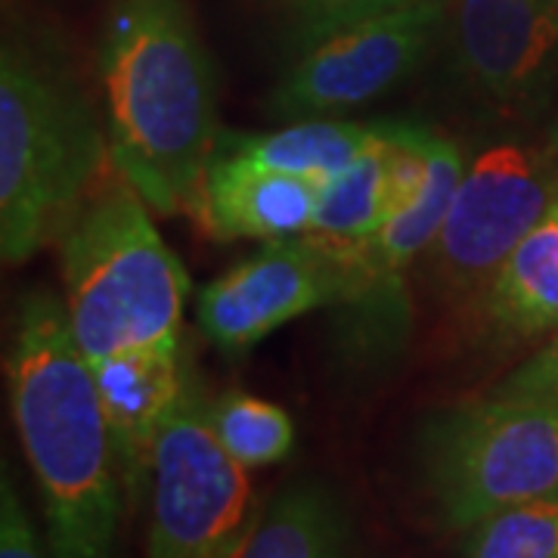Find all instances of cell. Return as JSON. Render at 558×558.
I'll use <instances>...</instances> for the list:
<instances>
[{"instance_id": "6da1fadb", "label": "cell", "mask_w": 558, "mask_h": 558, "mask_svg": "<svg viewBox=\"0 0 558 558\" xmlns=\"http://www.w3.org/2000/svg\"><path fill=\"white\" fill-rule=\"evenodd\" d=\"M109 156L165 218H199L220 143L218 84L183 0H119L100 47Z\"/></svg>"}, {"instance_id": "7a4b0ae2", "label": "cell", "mask_w": 558, "mask_h": 558, "mask_svg": "<svg viewBox=\"0 0 558 558\" xmlns=\"http://www.w3.org/2000/svg\"><path fill=\"white\" fill-rule=\"evenodd\" d=\"M10 403L38 481L53 558H112L121 465L112 428L72 323L53 292L20 299L7 351Z\"/></svg>"}, {"instance_id": "3957f363", "label": "cell", "mask_w": 558, "mask_h": 558, "mask_svg": "<svg viewBox=\"0 0 558 558\" xmlns=\"http://www.w3.org/2000/svg\"><path fill=\"white\" fill-rule=\"evenodd\" d=\"M109 137L75 81L22 47L0 60V252L25 264L81 211Z\"/></svg>"}, {"instance_id": "277c9868", "label": "cell", "mask_w": 558, "mask_h": 558, "mask_svg": "<svg viewBox=\"0 0 558 558\" xmlns=\"http://www.w3.org/2000/svg\"><path fill=\"white\" fill-rule=\"evenodd\" d=\"M128 180L84 199L60 236L65 314L87 360L180 341L190 277Z\"/></svg>"}, {"instance_id": "5b68a950", "label": "cell", "mask_w": 558, "mask_h": 558, "mask_svg": "<svg viewBox=\"0 0 558 558\" xmlns=\"http://www.w3.org/2000/svg\"><path fill=\"white\" fill-rule=\"evenodd\" d=\"M416 472L435 519L469 531L499 509L558 494V403L490 398L422 422Z\"/></svg>"}, {"instance_id": "8992f818", "label": "cell", "mask_w": 558, "mask_h": 558, "mask_svg": "<svg viewBox=\"0 0 558 558\" xmlns=\"http://www.w3.org/2000/svg\"><path fill=\"white\" fill-rule=\"evenodd\" d=\"M558 202V134L502 140L459 180L422 258L425 289L447 307H475L497 270Z\"/></svg>"}, {"instance_id": "52a82bcc", "label": "cell", "mask_w": 558, "mask_h": 558, "mask_svg": "<svg viewBox=\"0 0 558 558\" xmlns=\"http://www.w3.org/2000/svg\"><path fill=\"white\" fill-rule=\"evenodd\" d=\"M465 159L453 140H435L432 174L422 199L388 220L369 240L341 248V289L332 311L336 354L357 376L385 373L410 344V270L422 264L453 202Z\"/></svg>"}, {"instance_id": "ba28073f", "label": "cell", "mask_w": 558, "mask_h": 558, "mask_svg": "<svg viewBox=\"0 0 558 558\" xmlns=\"http://www.w3.org/2000/svg\"><path fill=\"white\" fill-rule=\"evenodd\" d=\"M149 494V558H240L260 515L248 469L223 450L193 373L161 428Z\"/></svg>"}, {"instance_id": "9c48e42d", "label": "cell", "mask_w": 558, "mask_h": 558, "mask_svg": "<svg viewBox=\"0 0 558 558\" xmlns=\"http://www.w3.org/2000/svg\"><path fill=\"white\" fill-rule=\"evenodd\" d=\"M444 0H407L357 20L311 28L270 94L279 119H336L395 90L444 32Z\"/></svg>"}, {"instance_id": "30bf717a", "label": "cell", "mask_w": 558, "mask_h": 558, "mask_svg": "<svg viewBox=\"0 0 558 558\" xmlns=\"http://www.w3.org/2000/svg\"><path fill=\"white\" fill-rule=\"evenodd\" d=\"M459 78L512 119L558 116V0H444Z\"/></svg>"}, {"instance_id": "8fae6325", "label": "cell", "mask_w": 558, "mask_h": 558, "mask_svg": "<svg viewBox=\"0 0 558 558\" xmlns=\"http://www.w3.org/2000/svg\"><path fill=\"white\" fill-rule=\"evenodd\" d=\"M341 289V248L311 233L267 242L258 255L208 282L196 301L199 329L240 354L274 329L329 307Z\"/></svg>"}, {"instance_id": "7c38bea8", "label": "cell", "mask_w": 558, "mask_h": 558, "mask_svg": "<svg viewBox=\"0 0 558 558\" xmlns=\"http://www.w3.org/2000/svg\"><path fill=\"white\" fill-rule=\"evenodd\" d=\"M90 366L119 450L124 497L137 502L149 490L156 444L186 385L180 341L128 348Z\"/></svg>"}, {"instance_id": "4fadbf2b", "label": "cell", "mask_w": 558, "mask_h": 558, "mask_svg": "<svg viewBox=\"0 0 558 558\" xmlns=\"http://www.w3.org/2000/svg\"><path fill=\"white\" fill-rule=\"evenodd\" d=\"M319 196V180L215 156L196 220L218 240H292L311 233Z\"/></svg>"}, {"instance_id": "5bb4252c", "label": "cell", "mask_w": 558, "mask_h": 558, "mask_svg": "<svg viewBox=\"0 0 558 558\" xmlns=\"http://www.w3.org/2000/svg\"><path fill=\"white\" fill-rule=\"evenodd\" d=\"M391 121L304 119L274 134H220V159H236L326 183L388 137Z\"/></svg>"}, {"instance_id": "9a60e30c", "label": "cell", "mask_w": 558, "mask_h": 558, "mask_svg": "<svg viewBox=\"0 0 558 558\" xmlns=\"http://www.w3.org/2000/svg\"><path fill=\"white\" fill-rule=\"evenodd\" d=\"M484 329L509 341L558 332V215L549 211L515 245L475 304Z\"/></svg>"}, {"instance_id": "2e32d148", "label": "cell", "mask_w": 558, "mask_h": 558, "mask_svg": "<svg viewBox=\"0 0 558 558\" xmlns=\"http://www.w3.org/2000/svg\"><path fill=\"white\" fill-rule=\"evenodd\" d=\"M240 558H351V521L319 481H299L260 509Z\"/></svg>"}, {"instance_id": "e0dca14e", "label": "cell", "mask_w": 558, "mask_h": 558, "mask_svg": "<svg viewBox=\"0 0 558 558\" xmlns=\"http://www.w3.org/2000/svg\"><path fill=\"white\" fill-rule=\"evenodd\" d=\"M395 131V121L388 128V137L376 149H369L360 161H354L339 178L323 183L317 218L311 227V236L329 242L336 248H348L369 240L388 223L385 205V149Z\"/></svg>"}, {"instance_id": "ac0fdd59", "label": "cell", "mask_w": 558, "mask_h": 558, "mask_svg": "<svg viewBox=\"0 0 558 558\" xmlns=\"http://www.w3.org/2000/svg\"><path fill=\"white\" fill-rule=\"evenodd\" d=\"M208 418L223 450L245 469H264L292 453V416L270 400L245 391H223L208 398Z\"/></svg>"}, {"instance_id": "d6986e66", "label": "cell", "mask_w": 558, "mask_h": 558, "mask_svg": "<svg viewBox=\"0 0 558 558\" xmlns=\"http://www.w3.org/2000/svg\"><path fill=\"white\" fill-rule=\"evenodd\" d=\"M462 534V558H558V494L499 509Z\"/></svg>"}, {"instance_id": "ffe728a7", "label": "cell", "mask_w": 558, "mask_h": 558, "mask_svg": "<svg viewBox=\"0 0 558 558\" xmlns=\"http://www.w3.org/2000/svg\"><path fill=\"white\" fill-rule=\"evenodd\" d=\"M499 398L543 400V403H558V332L546 348H539L531 360H524L519 369L506 381H499Z\"/></svg>"}, {"instance_id": "44dd1931", "label": "cell", "mask_w": 558, "mask_h": 558, "mask_svg": "<svg viewBox=\"0 0 558 558\" xmlns=\"http://www.w3.org/2000/svg\"><path fill=\"white\" fill-rule=\"evenodd\" d=\"M0 558H44L32 519L7 472L0 481Z\"/></svg>"}, {"instance_id": "7402d4cb", "label": "cell", "mask_w": 558, "mask_h": 558, "mask_svg": "<svg viewBox=\"0 0 558 558\" xmlns=\"http://www.w3.org/2000/svg\"><path fill=\"white\" fill-rule=\"evenodd\" d=\"M295 13L304 16L307 32L311 28H326V25H339V22L357 20L376 10H388L407 0H286Z\"/></svg>"}, {"instance_id": "603a6c76", "label": "cell", "mask_w": 558, "mask_h": 558, "mask_svg": "<svg viewBox=\"0 0 558 558\" xmlns=\"http://www.w3.org/2000/svg\"><path fill=\"white\" fill-rule=\"evenodd\" d=\"M553 211H556V215H558V202H556V205H553Z\"/></svg>"}]
</instances>
